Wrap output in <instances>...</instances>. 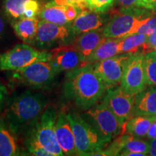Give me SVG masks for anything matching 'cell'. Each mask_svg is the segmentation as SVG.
Segmentation results:
<instances>
[{
  "instance_id": "6da1fadb",
  "label": "cell",
  "mask_w": 156,
  "mask_h": 156,
  "mask_svg": "<svg viewBox=\"0 0 156 156\" xmlns=\"http://www.w3.org/2000/svg\"><path fill=\"white\" fill-rule=\"evenodd\" d=\"M108 86L91 64L67 72L64 93L80 109L87 111L102 99Z\"/></svg>"
},
{
  "instance_id": "7a4b0ae2",
  "label": "cell",
  "mask_w": 156,
  "mask_h": 156,
  "mask_svg": "<svg viewBox=\"0 0 156 156\" xmlns=\"http://www.w3.org/2000/svg\"><path fill=\"white\" fill-rule=\"evenodd\" d=\"M46 101L41 93L25 91L11 99L5 112V121L15 134L34 126L44 111Z\"/></svg>"
},
{
  "instance_id": "3957f363",
  "label": "cell",
  "mask_w": 156,
  "mask_h": 156,
  "mask_svg": "<svg viewBox=\"0 0 156 156\" xmlns=\"http://www.w3.org/2000/svg\"><path fill=\"white\" fill-rule=\"evenodd\" d=\"M75 140L77 155H94L106 145L104 139L87 119L76 112L67 114Z\"/></svg>"
},
{
  "instance_id": "277c9868",
  "label": "cell",
  "mask_w": 156,
  "mask_h": 156,
  "mask_svg": "<svg viewBox=\"0 0 156 156\" xmlns=\"http://www.w3.org/2000/svg\"><path fill=\"white\" fill-rule=\"evenodd\" d=\"M150 17L145 9H121L119 12L109 19L103 27V34L106 38H122L136 34Z\"/></svg>"
},
{
  "instance_id": "5b68a950",
  "label": "cell",
  "mask_w": 156,
  "mask_h": 156,
  "mask_svg": "<svg viewBox=\"0 0 156 156\" xmlns=\"http://www.w3.org/2000/svg\"><path fill=\"white\" fill-rule=\"evenodd\" d=\"M57 114L53 106H48L34 126L28 130V136L33 137L53 156L64 155L56 136Z\"/></svg>"
},
{
  "instance_id": "8992f818",
  "label": "cell",
  "mask_w": 156,
  "mask_h": 156,
  "mask_svg": "<svg viewBox=\"0 0 156 156\" xmlns=\"http://www.w3.org/2000/svg\"><path fill=\"white\" fill-rule=\"evenodd\" d=\"M49 51H39L28 44H17L0 54V70L17 71L38 61L50 60Z\"/></svg>"
},
{
  "instance_id": "52a82bcc",
  "label": "cell",
  "mask_w": 156,
  "mask_h": 156,
  "mask_svg": "<svg viewBox=\"0 0 156 156\" xmlns=\"http://www.w3.org/2000/svg\"><path fill=\"white\" fill-rule=\"evenodd\" d=\"M85 116L107 144L116 136L125 133V127L103 102L96 103L87 109Z\"/></svg>"
},
{
  "instance_id": "ba28073f",
  "label": "cell",
  "mask_w": 156,
  "mask_h": 156,
  "mask_svg": "<svg viewBox=\"0 0 156 156\" xmlns=\"http://www.w3.org/2000/svg\"><path fill=\"white\" fill-rule=\"evenodd\" d=\"M144 61L142 51L132 54L126 60L120 86L126 93L135 95L147 88Z\"/></svg>"
},
{
  "instance_id": "9c48e42d",
  "label": "cell",
  "mask_w": 156,
  "mask_h": 156,
  "mask_svg": "<svg viewBox=\"0 0 156 156\" xmlns=\"http://www.w3.org/2000/svg\"><path fill=\"white\" fill-rule=\"evenodd\" d=\"M75 36L69 25H60L42 20L39 22L34 44L41 48L56 47L72 44Z\"/></svg>"
},
{
  "instance_id": "30bf717a",
  "label": "cell",
  "mask_w": 156,
  "mask_h": 156,
  "mask_svg": "<svg viewBox=\"0 0 156 156\" xmlns=\"http://www.w3.org/2000/svg\"><path fill=\"white\" fill-rule=\"evenodd\" d=\"M14 73L15 78L27 85L34 87H42L50 85L58 72L53 63L47 60L36 62Z\"/></svg>"
},
{
  "instance_id": "8fae6325",
  "label": "cell",
  "mask_w": 156,
  "mask_h": 156,
  "mask_svg": "<svg viewBox=\"0 0 156 156\" xmlns=\"http://www.w3.org/2000/svg\"><path fill=\"white\" fill-rule=\"evenodd\" d=\"M135 95L126 93L121 86L107 88L102 98V102L114 113L121 124L125 127L133 112Z\"/></svg>"
},
{
  "instance_id": "7c38bea8",
  "label": "cell",
  "mask_w": 156,
  "mask_h": 156,
  "mask_svg": "<svg viewBox=\"0 0 156 156\" xmlns=\"http://www.w3.org/2000/svg\"><path fill=\"white\" fill-rule=\"evenodd\" d=\"M132 54H117L112 57L91 64L93 69L109 87L116 86L121 83L126 60Z\"/></svg>"
},
{
  "instance_id": "4fadbf2b",
  "label": "cell",
  "mask_w": 156,
  "mask_h": 156,
  "mask_svg": "<svg viewBox=\"0 0 156 156\" xmlns=\"http://www.w3.org/2000/svg\"><path fill=\"white\" fill-rule=\"evenodd\" d=\"M50 61L60 72H70L84 66V62L80 54L73 44L61 45L50 51Z\"/></svg>"
},
{
  "instance_id": "5bb4252c",
  "label": "cell",
  "mask_w": 156,
  "mask_h": 156,
  "mask_svg": "<svg viewBox=\"0 0 156 156\" xmlns=\"http://www.w3.org/2000/svg\"><path fill=\"white\" fill-rule=\"evenodd\" d=\"M110 19L106 12H96L88 9H82L75 20L69 25L75 36L101 29Z\"/></svg>"
},
{
  "instance_id": "9a60e30c",
  "label": "cell",
  "mask_w": 156,
  "mask_h": 156,
  "mask_svg": "<svg viewBox=\"0 0 156 156\" xmlns=\"http://www.w3.org/2000/svg\"><path fill=\"white\" fill-rule=\"evenodd\" d=\"M56 136L64 155H77L73 129L67 114L64 112H60L57 115Z\"/></svg>"
},
{
  "instance_id": "2e32d148",
  "label": "cell",
  "mask_w": 156,
  "mask_h": 156,
  "mask_svg": "<svg viewBox=\"0 0 156 156\" xmlns=\"http://www.w3.org/2000/svg\"><path fill=\"white\" fill-rule=\"evenodd\" d=\"M5 14L13 20L23 17L34 18L40 11L38 0H3Z\"/></svg>"
},
{
  "instance_id": "e0dca14e",
  "label": "cell",
  "mask_w": 156,
  "mask_h": 156,
  "mask_svg": "<svg viewBox=\"0 0 156 156\" xmlns=\"http://www.w3.org/2000/svg\"><path fill=\"white\" fill-rule=\"evenodd\" d=\"M106 38L103 34L102 28L83 33L78 35L77 38H75L72 44L80 54L84 62V66L87 58Z\"/></svg>"
},
{
  "instance_id": "ac0fdd59",
  "label": "cell",
  "mask_w": 156,
  "mask_h": 156,
  "mask_svg": "<svg viewBox=\"0 0 156 156\" xmlns=\"http://www.w3.org/2000/svg\"><path fill=\"white\" fill-rule=\"evenodd\" d=\"M156 116V86H151L134 97L132 116Z\"/></svg>"
},
{
  "instance_id": "d6986e66",
  "label": "cell",
  "mask_w": 156,
  "mask_h": 156,
  "mask_svg": "<svg viewBox=\"0 0 156 156\" xmlns=\"http://www.w3.org/2000/svg\"><path fill=\"white\" fill-rule=\"evenodd\" d=\"M39 22L40 21L36 17H23L17 20H14L12 25L15 34L18 38L25 44H32L35 43Z\"/></svg>"
},
{
  "instance_id": "ffe728a7",
  "label": "cell",
  "mask_w": 156,
  "mask_h": 156,
  "mask_svg": "<svg viewBox=\"0 0 156 156\" xmlns=\"http://www.w3.org/2000/svg\"><path fill=\"white\" fill-rule=\"evenodd\" d=\"M15 134L6 121L0 119V156L20 155Z\"/></svg>"
},
{
  "instance_id": "44dd1931",
  "label": "cell",
  "mask_w": 156,
  "mask_h": 156,
  "mask_svg": "<svg viewBox=\"0 0 156 156\" xmlns=\"http://www.w3.org/2000/svg\"><path fill=\"white\" fill-rule=\"evenodd\" d=\"M120 38H107L85 62V65L105 60L119 54Z\"/></svg>"
},
{
  "instance_id": "7402d4cb",
  "label": "cell",
  "mask_w": 156,
  "mask_h": 156,
  "mask_svg": "<svg viewBox=\"0 0 156 156\" xmlns=\"http://www.w3.org/2000/svg\"><path fill=\"white\" fill-rule=\"evenodd\" d=\"M69 5H58L47 3L40 12L41 18L60 25H69Z\"/></svg>"
},
{
  "instance_id": "603a6c76",
  "label": "cell",
  "mask_w": 156,
  "mask_h": 156,
  "mask_svg": "<svg viewBox=\"0 0 156 156\" xmlns=\"http://www.w3.org/2000/svg\"><path fill=\"white\" fill-rule=\"evenodd\" d=\"M155 116L136 115L132 116L126 122L125 132L137 138L147 136L148 130Z\"/></svg>"
},
{
  "instance_id": "cb8c5ba5",
  "label": "cell",
  "mask_w": 156,
  "mask_h": 156,
  "mask_svg": "<svg viewBox=\"0 0 156 156\" xmlns=\"http://www.w3.org/2000/svg\"><path fill=\"white\" fill-rule=\"evenodd\" d=\"M123 135L124 145L119 155L145 156L149 155V144L147 142L129 134H123Z\"/></svg>"
},
{
  "instance_id": "d4e9b609",
  "label": "cell",
  "mask_w": 156,
  "mask_h": 156,
  "mask_svg": "<svg viewBox=\"0 0 156 156\" xmlns=\"http://www.w3.org/2000/svg\"><path fill=\"white\" fill-rule=\"evenodd\" d=\"M147 38V35L139 33L120 38L119 54H134L140 51V48H142Z\"/></svg>"
},
{
  "instance_id": "484cf974",
  "label": "cell",
  "mask_w": 156,
  "mask_h": 156,
  "mask_svg": "<svg viewBox=\"0 0 156 156\" xmlns=\"http://www.w3.org/2000/svg\"><path fill=\"white\" fill-rule=\"evenodd\" d=\"M144 63L147 85L156 86V51L145 54Z\"/></svg>"
},
{
  "instance_id": "4316f807",
  "label": "cell",
  "mask_w": 156,
  "mask_h": 156,
  "mask_svg": "<svg viewBox=\"0 0 156 156\" xmlns=\"http://www.w3.org/2000/svg\"><path fill=\"white\" fill-rule=\"evenodd\" d=\"M116 0H87V9L96 12L105 13L112 9Z\"/></svg>"
},
{
  "instance_id": "83f0119b",
  "label": "cell",
  "mask_w": 156,
  "mask_h": 156,
  "mask_svg": "<svg viewBox=\"0 0 156 156\" xmlns=\"http://www.w3.org/2000/svg\"><path fill=\"white\" fill-rule=\"evenodd\" d=\"M25 143L27 150L31 155L36 156H53L49 152L44 149L36 140L30 136L28 135V136H26Z\"/></svg>"
},
{
  "instance_id": "f1b7e54d",
  "label": "cell",
  "mask_w": 156,
  "mask_h": 156,
  "mask_svg": "<svg viewBox=\"0 0 156 156\" xmlns=\"http://www.w3.org/2000/svg\"><path fill=\"white\" fill-rule=\"evenodd\" d=\"M87 0H48V2L58 5H74L82 9H87Z\"/></svg>"
},
{
  "instance_id": "f546056e",
  "label": "cell",
  "mask_w": 156,
  "mask_h": 156,
  "mask_svg": "<svg viewBox=\"0 0 156 156\" xmlns=\"http://www.w3.org/2000/svg\"><path fill=\"white\" fill-rule=\"evenodd\" d=\"M156 30V16L150 17V19L146 22L145 24L142 25L139 29L137 33L139 34H145L149 36L152 33Z\"/></svg>"
},
{
  "instance_id": "4dcf8cb0",
  "label": "cell",
  "mask_w": 156,
  "mask_h": 156,
  "mask_svg": "<svg viewBox=\"0 0 156 156\" xmlns=\"http://www.w3.org/2000/svg\"><path fill=\"white\" fill-rule=\"evenodd\" d=\"M151 51H156V30L147 36V41L142 48V52L143 54Z\"/></svg>"
},
{
  "instance_id": "1f68e13d",
  "label": "cell",
  "mask_w": 156,
  "mask_h": 156,
  "mask_svg": "<svg viewBox=\"0 0 156 156\" xmlns=\"http://www.w3.org/2000/svg\"><path fill=\"white\" fill-rule=\"evenodd\" d=\"M116 3L121 7V9L142 8L140 4L141 0H116Z\"/></svg>"
},
{
  "instance_id": "d6a6232c",
  "label": "cell",
  "mask_w": 156,
  "mask_h": 156,
  "mask_svg": "<svg viewBox=\"0 0 156 156\" xmlns=\"http://www.w3.org/2000/svg\"><path fill=\"white\" fill-rule=\"evenodd\" d=\"M140 6L147 10H156V0H141Z\"/></svg>"
},
{
  "instance_id": "836d02e7",
  "label": "cell",
  "mask_w": 156,
  "mask_h": 156,
  "mask_svg": "<svg viewBox=\"0 0 156 156\" xmlns=\"http://www.w3.org/2000/svg\"><path fill=\"white\" fill-rule=\"evenodd\" d=\"M147 136L148 139L153 140L156 138V121L154 116V119L151 123V125L150 126L149 130H148Z\"/></svg>"
},
{
  "instance_id": "e575fe53",
  "label": "cell",
  "mask_w": 156,
  "mask_h": 156,
  "mask_svg": "<svg viewBox=\"0 0 156 156\" xmlns=\"http://www.w3.org/2000/svg\"><path fill=\"white\" fill-rule=\"evenodd\" d=\"M149 155L156 156V138L151 140V143L149 144Z\"/></svg>"
},
{
  "instance_id": "d590c367",
  "label": "cell",
  "mask_w": 156,
  "mask_h": 156,
  "mask_svg": "<svg viewBox=\"0 0 156 156\" xmlns=\"http://www.w3.org/2000/svg\"><path fill=\"white\" fill-rule=\"evenodd\" d=\"M5 95H6L5 87H4L1 83H0V111H1L2 108Z\"/></svg>"
},
{
  "instance_id": "8d00e7d4",
  "label": "cell",
  "mask_w": 156,
  "mask_h": 156,
  "mask_svg": "<svg viewBox=\"0 0 156 156\" xmlns=\"http://www.w3.org/2000/svg\"><path fill=\"white\" fill-rule=\"evenodd\" d=\"M6 29V21L2 15H0V39L3 36Z\"/></svg>"
}]
</instances>
